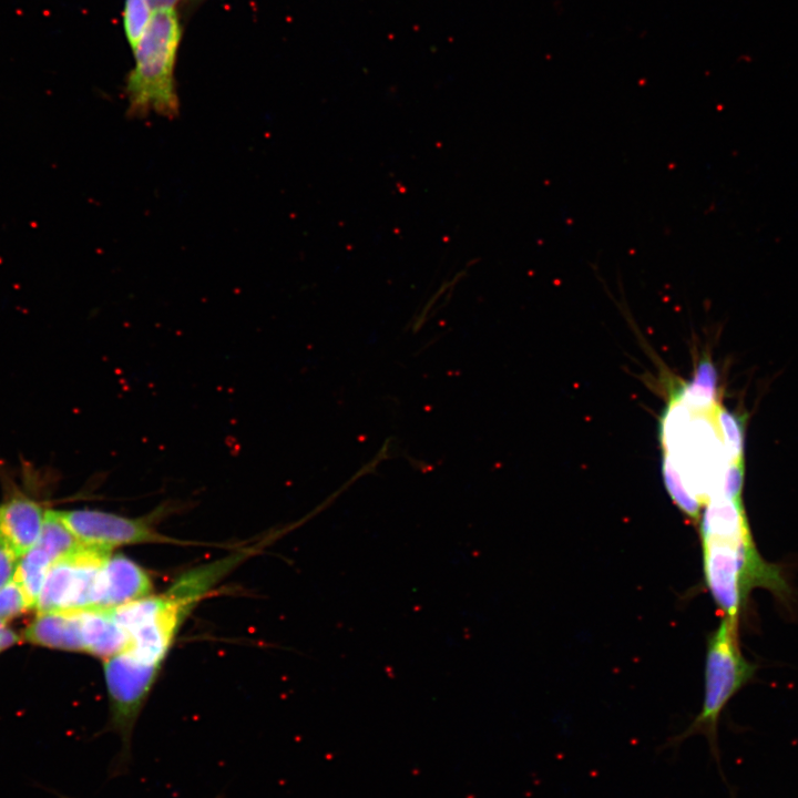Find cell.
<instances>
[{
    "label": "cell",
    "mask_w": 798,
    "mask_h": 798,
    "mask_svg": "<svg viewBox=\"0 0 798 798\" xmlns=\"http://www.w3.org/2000/svg\"><path fill=\"white\" fill-rule=\"evenodd\" d=\"M707 587L726 616L738 618L750 591L764 587L788 602L791 589L779 565L764 560L753 539L741 499L710 498L699 516Z\"/></svg>",
    "instance_id": "1"
},
{
    "label": "cell",
    "mask_w": 798,
    "mask_h": 798,
    "mask_svg": "<svg viewBox=\"0 0 798 798\" xmlns=\"http://www.w3.org/2000/svg\"><path fill=\"white\" fill-rule=\"evenodd\" d=\"M181 25L174 9L153 12L145 32L133 50L135 64L126 81L129 114L150 113L173 119L178 115L174 68Z\"/></svg>",
    "instance_id": "2"
},
{
    "label": "cell",
    "mask_w": 798,
    "mask_h": 798,
    "mask_svg": "<svg viewBox=\"0 0 798 798\" xmlns=\"http://www.w3.org/2000/svg\"><path fill=\"white\" fill-rule=\"evenodd\" d=\"M738 618L724 616L707 641L705 661V693L699 714L666 747H678L686 738L703 735L707 738L713 758L719 764L717 726L729 699L754 676L756 666L741 654L737 637Z\"/></svg>",
    "instance_id": "3"
},
{
    "label": "cell",
    "mask_w": 798,
    "mask_h": 798,
    "mask_svg": "<svg viewBox=\"0 0 798 798\" xmlns=\"http://www.w3.org/2000/svg\"><path fill=\"white\" fill-rule=\"evenodd\" d=\"M196 603L172 585L163 594H150L111 608L114 618L129 635V643L122 652L161 667L181 623Z\"/></svg>",
    "instance_id": "4"
},
{
    "label": "cell",
    "mask_w": 798,
    "mask_h": 798,
    "mask_svg": "<svg viewBox=\"0 0 798 798\" xmlns=\"http://www.w3.org/2000/svg\"><path fill=\"white\" fill-rule=\"evenodd\" d=\"M111 551L81 543L50 566L38 613L99 608L101 576Z\"/></svg>",
    "instance_id": "5"
},
{
    "label": "cell",
    "mask_w": 798,
    "mask_h": 798,
    "mask_svg": "<svg viewBox=\"0 0 798 798\" xmlns=\"http://www.w3.org/2000/svg\"><path fill=\"white\" fill-rule=\"evenodd\" d=\"M57 512L81 543L108 551L122 545L167 541L153 528L151 518H129L88 509Z\"/></svg>",
    "instance_id": "6"
},
{
    "label": "cell",
    "mask_w": 798,
    "mask_h": 798,
    "mask_svg": "<svg viewBox=\"0 0 798 798\" xmlns=\"http://www.w3.org/2000/svg\"><path fill=\"white\" fill-rule=\"evenodd\" d=\"M152 587L142 566L125 555L110 554L102 570L99 608L111 610L145 597Z\"/></svg>",
    "instance_id": "7"
},
{
    "label": "cell",
    "mask_w": 798,
    "mask_h": 798,
    "mask_svg": "<svg viewBox=\"0 0 798 798\" xmlns=\"http://www.w3.org/2000/svg\"><path fill=\"white\" fill-rule=\"evenodd\" d=\"M44 514L34 501L24 497H16L0 509V535L19 559L37 544Z\"/></svg>",
    "instance_id": "8"
},
{
    "label": "cell",
    "mask_w": 798,
    "mask_h": 798,
    "mask_svg": "<svg viewBox=\"0 0 798 798\" xmlns=\"http://www.w3.org/2000/svg\"><path fill=\"white\" fill-rule=\"evenodd\" d=\"M24 638L45 647L84 652L81 611L38 613Z\"/></svg>",
    "instance_id": "9"
},
{
    "label": "cell",
    "mask_w": 798,
    "mask_h": 798,
    "mask_svg": "<svg viewBox=\"0 0 798 798\" xmlns=\"http://www.w3.org/2000/svg\"><path fill=\"white\" fill-rule=\"evenodd\" d=\"M84 652L106 659L125 649L127 633L121 627L111 610H80Z\"/></svg>",
    "instance_id": "10"
},
{
    "label": "cell",
    "mask_w": 798,
    "mask_h": 798,
    "mask_svg": "<svg viewBox=\"0 0 798 798\" xmlns=\"http://www.w3.org/2000/svg\"><path fill=\"white\" fill-rule=\"evenodd\" d=\"M52 563L50 556L38 545H34L20 557L12 579L23 591L29 608L37 606L45 576Z\"/></svg>",
    "instance_id": "11"
},
{
    "label": "cell",
    "mask_w": 798,
    "mask_h": 798,
    "mask_svg": "<svg viewBox=\"0 0 798 798\" xmlns=\"http://www.w3.org/2000/svg\"><path fill=\"white\" fill-rule=\"evenodd\" d=\"M81 542L62 522L57 511H47L41 535L35 545L41 548L50 559L57 560L74 551Z\"/></svg>",
    "instance_id": "12"
},
{
    "label": "cell",
    "mask_w": 798,
    "mask_h": 798,
    "mask_svg": "<svg viewBox=\"0 0 798 798\" xmlns=\"http://www.w3.org/2000/svg\"><path fill=\"white\" fill-rule=\"evenodd\" d=\"M714 417L728 461L744 459L745 418L718 405Z\"/></svg>",
    "instance_id": "13"
},
{
    "label": "cell",
    "mask_w": 798,
    "mask_h": 798,
    "mask_svg": "<svg viewBox=\"0 0 798 798\" xmlns=\"http://www.w3.org/2000/svg\"><path fill=\"white\" fill-rule=\"evenodd\" d=\"M152 14L146 0H125L124 30L132 50L145 32Z\"/></svg>",
    "instance_id": "14"
},
{
    "label": "cell",
    "mask_w": 798,
    "mask_h": 798,
    "mask_svg": "<svg viewBox=\"0 0 798 798\" xmlns=\"http://www.w3.org/2000/svg\"><path fill=\"white\" fill-rule=\"evenodd\" d=\"M29 610L20 585L12 579L0 589V620L8 621Z\"/></svg>",
    "instance_id": "15"
},
{
    "label": "cell",
    "mask_w": 798,
    "mask_h": 798,
    "mask_svg": "<svg viewBox=\"0 0 798 798\" xmlns=\"http://www.w3.org/2000/svg\"><path fill=\"white\" fill-rule=\"evenodd\" d=\"M19 560L18 555L0 535V589L12 580Z\"/></svg>",
    "instance_id": "16"
},
{
    "label": "cell",
    "mask_w": 798,
    "mask_h": 798,
    "mask_svg": "<svg viewBox=\"0 0 798 798\" xmlns=\"http://www.w3.org/2000/svg\"><path fill=\"white\" fill-rule=\"evenodd\" d=\"M18 635L0 620V652L18 642Z\"/></svg>",
    "instance_id": "17"
},
{
    "label": "cell",
    "mask_w": 798,
    "mask_h": 798,
    "mask_svg": "<svg viewBox=\"0 0 798 798\" xmlns=\"http://www.w3.org/2000/svg\"><path fill=\"white\" fill-rule=\"evenodd\" d=\"M153 12L174 9L180 0H146Z\"/></svg>",
    "instance_id": "18"
},
{
    "label": "cell",
    "mask_w": 798,
    "mask_h": 798,
    "mask_svg": "<svg viewBox=\"0 0 798 798\" xmlns=\"http://www.w3.org/2000/svg\"><path fill=\"white\" fill-rule=\"evenodd\" d=\"M63 798H66V797H63Z\"/></svg>",
    "instance_id": "19"
}]
</instances>
